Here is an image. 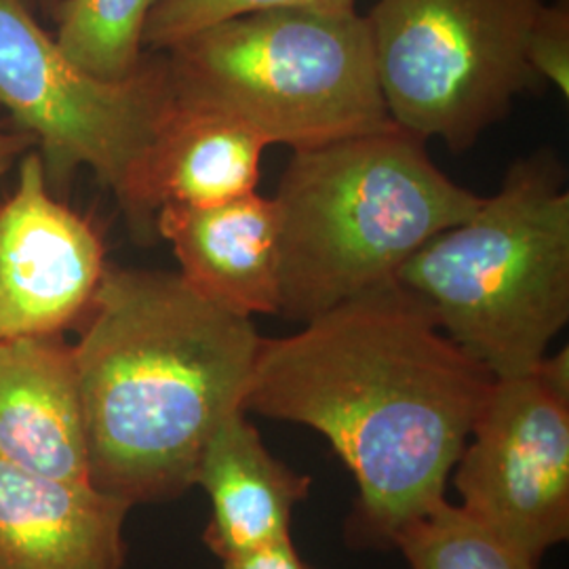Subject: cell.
I'll return each instance as SVG.
<instances>
[{"instance_id":"6da1fadb","label":"cell","mask_w":569,"mask_h":569,"mask_svg":"<svg viewBox=\"0 0 569 569\" xmlns=\"http://www.w3.org/2000/svg\"><path fill=\"white\" fill-rule=\"evenodd\" d=\"M262 338L243 409L317 430L357 483L346 538L390 549L446 500L493 376L397 283Z\"/></svg>"},{"instance_id":"7a4b0ae2","label":"cell","mask_w":569,"mask_h":569,"mask_svg":"<svg viewBox=\"0 0 569 569\" xmlns=\"http://www.w3.org/2000/svg\"><path fill=\"white\" fill-rule=\"evenodd\" d=\"M82 321L72 357L89 483L129 509L180 498L216 430L244 411L262 336L180 272L114 266Z\"/></svg>"},{"instance_id":"3957f363","label":"cell","mask_w":569,"mask_h":569,"mask_svg":"<svg viewBox=\"0 0 569 569\" xmlns=\"http://www.w3.org/2000/svg\"><path fill=\"white\" fill-rule=\"evenodd\" d=\"M279 317L306 323L395 283L483 197L446 176L399 127L291 150L277 192Z\"/></svg>"},{"instance_id":"277c9868","label":"cell","mask_w":569,"mask_h":569,"mask_svg":"<svg viewBox=\"0 0 569 569\" xmlns=\"http://www.w3.org/2000/svg\"><path fill=\"white\" fill-rule=\"evenodd\" d=\"M395 283L493 378L531 373L569 321V192L550 148L430 239Z\"/></svg>"},{"instance_id":"5b68a950","label":"cell","mask_w":569,"mask_h":569,"mask_svg":"<svg viewBox=\"0 0 569 569\" xmlns=\"http://www.w3.org/2000/svg\"><path fill=\"white\" fill-rule=\"evenodd\" d=\"M159 53L176 100L226 112L268 146L302 150L392 127L357 9L251 11Z\"/></svg>"},{"instance_id":"8992f818","label":"cell","mask_w":569,"mask_h":569,"mask_svg":"<svg viewBox=\"0 0 569 569\" xmlns=\"http://www.w3.org/2000/svg\"><path fill=\"white\" fill-rule=\"evenodd\" d=\"M549 0H376L366 16L388 117L453 152L479 142L542 87L528 61Z\"/></svg>"},{"instance_id":"52a82bcc","label":"cell","mask_w":569,"mask_h":569,"mask_svg":"<svg viewBox=\"0 0 569 569\" xmlns=\"http://www.w3.org/2000/svg\"><path fill=\"white\" fill-rule=\"evenodd\" d=\"M169 102L163 53L102 81L66 58L26 0H0V110L41 148L49 183L87 167L121 201Z\"/></svg>"},{"instance_id":"ba28073f","label":"cell","mask_w":569,"mask_h":569,"mask_svg":"<svg viewBox=\"0 0 569 569\" xmlns=\"http://www.w3.org/2000/svg\"><path fill=\"white\" fill-rule=\"evenodd\" d=\"M460 507L538 561L569 538V399L496 378L451 470Z\"/></svg>"},{"instance_id":"9c48e42d","label":"cell","mask_w":569,"mask_h":569,"mask_svg":"<svg viewBox=\"0 0 569 569\" xmlns=\"http://www.w3.org/2000/svg\"><path fill=\"white\" fill-rule=\"evenodd\" d=\"M106 268L100 234L51 194L41 152L28 150L0 207V340L61 336L84 317Z\"/></svg>"},{"instance_id":"30bf717a","label":"cell","mask_w":569,"mask_h":569,"mask_svg":"<svg viewBox=\"0 0 569 569\" xmlns=\"http://www.w3.org/2000/svg\"><path fill=\"white\" fill-rule=\"evenodd\" d=\"M266 148L239 119L171 93L119 203L133 230L148 234L164 207H204L256 192Z\"/></svg>"},{"instance_id":"8fae6325","label":"cell","mask_w":569,"mask_h":569,"mask_svg":"<svg viewBox=\"0 0 569 569\" xmlns=\"http://www.w3.org/2000/svg\"><path fill=\"white\" fill-rule=\"evenodd\" d=\"M154 232L171 244L180 274L204 298L253 319L279 315V216L258 190L224 203L164 207Z\"/></svg>"},{"instance_id":"7c38bea8","label":"cell","mask_w":569,"mask_h":569,"mask_svg":"<svg viewBox=\"0 0 569 569\" xmlns=\"http://www.w3.org/2000/svg\"><path fill=\"white\" fill-rule=\"evenodd\" d=\"M129 507L0 462V569H121Z\"/></svg>"},{"instance_id":"4fadbf2b","label":"cell","mask_w":569,"mask_h":569,"mask_svg":"<svg viewBox=\"0 0 569 569\" xmlns=\"http://www.w3.org/2000/svg\"><path fill=\"white\" fill-rule=\"evenodd\" d=\"M0 462L89 483L74 357L61 336L0 340Z\"/></svg>"},{"instance_id":"5bb4252c","label":"cell","mask_w":569,"mask_h":569,"mask_svg":"<svg viewBox=\"0 0 569 569\" xmlns=\"http://www.w3.org/2000/svg\"><path fill=\"white\" fill-rule=\"evenodd\" d=\"M211 512L203 540L220 561L291 538L293 510L310 493L312 479L266 448L244 411L216 430L197 470Z\"/></svg>"},{"instance_id":"9a60e30c","label":"cell","mask_w":569,"mask_h":569,"mask_svg":"<svg viewBox=\"0 0 569 569\" xmlns=\"http://www.w3.org/2000/svg\"><path fill=\"white\" fill-rule=\"evenodd\" d=\"M159 0H60L53 20L66 58L102 81H124L142 63L143 28Z\"/></svg>"},{"instance_id":"2e32d148","label":"cell","mask_w":569,"mask_h":569,"mask_svg":"<svg viewBox=\"0 0 569 569\" xmlns=\"http://www.w3.org/2000/svg\"><path fill=\"white\" fill-rule=\"evenodd\" d=\"M392 547L409 569H536L498 531L448 500L407 523Z\"/></svg>"},{"instance_id":"e0dca14e","label":"cell","mask_w":569,"mask_h":569,"mask_svg":"<svg viewBox=\"0 0 569 569\" xmlns=\"http://www.w3.org/2000/svg\"><path fill=\"white\" fill-rule=\"evenodd\" d=\"M277 7L350 11L357 9V0H159L143 28V51H167L218 21Z\"/></svg>"},{"instance_id":"ac0fdd59","label":"cell","mask_w":569,"mask_h":569,"mask_svg":"<svg viewBox=\"0 0 569 569\" xmlns=\"http://www.w3.org/2000/svg\"><path fill=\"white\" fill-rule=\"evenodd\" d=\"M528 61L538 81L569 98V0H549L531 26Z\"/></svg>"},{"instance_id":"d6986e66","label":"cell","mask_w":569,"mask_h":569,"mask_svg":"<svg viewBox=\"0 0 569 569\" xmlns=\"http://www.w3.org/2000/svg\"><path fill=\"white\" fill-rule=\"evenodd\" d=\"M222 569H310L300 557L291 538L247 550L243 555L222 561Z\"/></svg>"},{"instance_id":"ffe728a7","label":"cell","mask_w":569,"mask_h":569,"mask_svg":"<svg viewBox=\"0 0 569 569\" xmlns=\"http://www.w3.org/2000/svg\"><path fill=\"white\" fill-rule=\"evenodd\" d=\"M34 146V140L23 133L16 122L0 110V176L9 173L21 157Z\"/></svg>"},{"instance_id":"44dd1931","label":"cell","mask_w":569,"mask_h":569,"mask_svg":"<svg viewBox=\"0 0 569 569\" xmlns=\"http://www.w3.org/2000/svg\"><path fill=\"white\" fill-rule=\"evenodd\" d=\"M37 4H39V9H41L44 16H51V18H53V13H56L60 0H37Z\"/></svg>"}]
</instances>
